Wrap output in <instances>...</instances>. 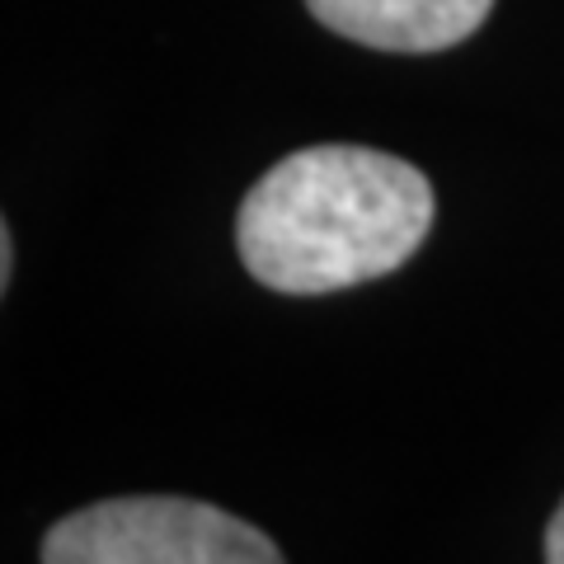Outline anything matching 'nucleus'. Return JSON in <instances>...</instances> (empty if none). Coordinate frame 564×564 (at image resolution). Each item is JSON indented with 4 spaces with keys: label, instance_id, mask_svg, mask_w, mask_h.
<instances>
[{
    "label": "nucleus",
    "instance_id": "f257e3e1",
    "mask_svg": "<svg viewBox=\"0 0 564 564\" xmlns=\"http://www.w3.org/2000/svg\"><path fill=\"white\" fill-rule=\"evenodd\" d=\"M433 184L400 155L306 147L245 193L236 250L273 292H344L395 273L433 231Z\"/></svg>",
    "mask_w": 564,
    "mask_h": 564
},
{
    "label": "nucleus",
    "instance_id": "7ed1b4c3",
    "mask_svg": "<svg viewBox=\"0 0 564 564\" xmlns=\"http://www.w3.org/2000/svg\"><path fill=\"white\" fill-rule=\"evenodd\" d=\"M339 39L377 52H443L485 24L494 0H306Z\"/></svg>",
    "mask_w": 564,
    "mask_h": 564
},
{
    "label": "nucleus",
    "instance_id": "20e7f679",
    "mask_svg": "<svg viewBox=\"0 0 564 564\" xmlns=\"http://www.w3.org/2000/svg\"><path fill=\"white\" fill-rule=\"evenodd\" d=\"M545 564H564V503L555 508L551 527H545Z\"/></svg>",
    "mask_w": 564,
    "mask_h": 564
},
{
    "label": "nucleus",
    "instance_id": "39448f33",
    "mask_svg": "<svg viewBox=\"0 0 564 564\" xmlns=\"http://www.w3.org/2000/svg\"><path fill=\"white\" fill-rule=\"evenodd\" d=\"M10 278H14V236L10 226H0V288H10Z\"/></svg>",
    "mask_w": 564,
    "mask_h": 564
},
{
    "label": "nucleus",
    "instance_id": "f03ea898",
    "mask_svg": "<svg viewBox=\"0 0 564 564\" xmlns=\"http://www.w3.org/2000/svg\"><path fill=\"white\" fill-rule=\"evenodd\" d=\"M43 564H288L273 536L198 499L141 494L76 508L43 541Z\"/></svg>",
    "mask_w": 564,
    "mask_h": 564
}]
</instances>
